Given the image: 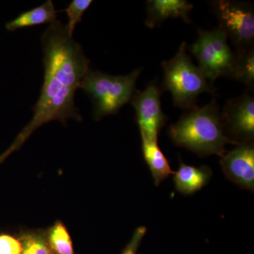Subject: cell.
Segmentation results:
<instances>
[{"mask_svg":"<svg viewBox=\"0 0 254 254\" xmlns=\"http://www.w3.org/2000/svg\"><path fill=\"white\" fill-rule=\"evenodd\" d=\"M58 12L59 11L55 9L53 1L48 0L44 4L24 11L18 15L17 17L8 21L5 25V28L8 31L14 32L21 28L46 23L52 24L57 21V14Z\"/></svg>","mask_w":254,"mask_h":254,"instance_id":"12","label":"cell"},{"mask_svg":"<svg viewBox=\"0 0 254 254\" xmlns=\"http://www.w3.org/2000/svg\"><path fill=\"white\" fill-rule=\"evenodd\" d=\"M235 56L229 77L234 78L253 89L254 86V48L238 52Z\"/></svg>","mask_w":254,"mask_h":254,"instance_id":"14","label":"cell"},{"mask_svg":"<svg viewBox=\"0 0 254 254\" xmlns=\"http://www.w3.org/2000/svg\"><path fill=\"white\" fill-rule=\"evenodd\" d=\"M218 28L236 47L237 53L254 48V13L252 5L236 1H213Z\"/></svg>","mask_w":254,"mask_h":254,"instance_id":"6","label":"cell"},{"mask_svg":"<svg viewBox=\"0 0 254 254\" xmlns=\"http://www.w3.org/2000/svg\"><path fill=\"white\" fill-rule=\"evenodd\" d=\"M92 3V0H72L66 9L60 11L66 13L67 16L66 26L70 36H73L76 24L81 22L82 16Z\"/></svg>","mask_w":254,"mask_h":254,"instance_id":"16","label":"cell"},{"mask_svg":"<svg viewBox=\"0 0 254 254\" xmlns=\"http://www.w3.org/2000/svg\"><path fill=\"white\" fill-rule=\"evenodd\" d=\"M190 49L198 60V68L210 83L230 74L236 55L230 49L226 34L220 28L211 31L198 30V38Z\"/></svg>","mask_w":254,"mask_h":254,"instance_id":"5","label":"cell"},{"mask_svg":"<svg viewBox=\"0 0 254 254\" xmlns=\"http://www.w3.org/2000/svg\"><path fill=\"white\" fill-rule=\"evenodd\" d=\"M169 136L175 144L200 156H222L226 153L227 143L233 144L226 136L215 100L201 108L189 110L178 122L170 125Z\"/></svg>","mask_w":254,"mask_h":254,"instance_id":"2","label":"cell"},{"mask_svg":"<svg viewBox=\"0 0 254 254\" xmlns=\"http://www.w3.org/2000/svg\"><path fill=\"white\" fill-rule=\"evenodd\" d=\"M222 170L228 180L245 190L254 192V147L253 143H242L222 155Z\"/></svg>","mask_w":254,"mask_h":254,"instance_id":"9","label":"cell"},{"mask_svg":"<svg viewBox=\"0 0 254 254\" xmlns=\"http://www.w3.org/2000/svg\"><path fill=\"white\" fill-rule=\"evenodd\" d=\"M22 241L27 244L33 254H54L46 239L41 235H27Z\"/></svg>","mask_w":254,"mask_h":254,"instance_id":"17","label":"cell"},{"mask_svg":"<svg viewBox=\"0 0 254 254\" xmlns=\"http://www.w3.org/2000/svg\"><path fill=\"white\" fill-rule=\"evenodd\" d=\"M147 232V228L145 226L138 227L133 232L131 240L126 246L122 254H136L141 241L145 237Z\"/></svg>","mask_w":254,"mask_h":254,"instance_id":"19","label":"cell"},{"mask_svg":"<svg viewBox=\"0 0 254 254\" xmlns=\"http://www.w3.org/2000/svg\"><path fill=\"white\" fill-rule=\"evenodd\" d=\"M162 92L156 82H151L143 91L134 93L131 100L136 111V121L141 138L158 141L159 133L168 118L161 108Z\"/></svg>","mask_w":254,"mask_h":254,"instance_id":"8","label":"cell"},{"mask_svg":"<svg viewBox=\"0 0 254 254\" xmlns=\"http://www.w3.org/2000/svg\"><path fill=\"white\" fill-rule=\"evenodd\" d=\"M193 4L185 0H149L146 4L145 26L154 28L170 18H181L190 23Z\"/></svg>","mask_w":254,"mask_h":254,"instance_id":"10","label":"cell"},{"mask_svg":"<svg viewBox=\"0 0 254 254\" xmlns=\"http://www.w3.org/2000/svg\"><path fill=\"white\" fill-rule=\"evenodd\" d=\"M226 136L233 144L252 143L254 138V99L249 93L227 100L221 113Z\"/></svg>","mask_w":254,"mask_h":254,"instance_id":"7","label":"cell"},{"mask_svg":"<svg viewBox=\"0 0 254 254\" xmlns=\"http://www.w3.org/2000/svg\"><path fill=\"white\" fill-rule=\"evenodd\" d=\"M212 175L211 169L206 165L194 167L180 161L179 170L174 173L175 189L182 194H193L208 185Z\"/></svg>","mask_w":254,"mask_h":254,"instance_id":"11","label":"cell"},{"mask_svg":"<svg viewBox=\"0 0 254 254\" xmlns=\"http://www.w3.org/2000/svg\"><path fill=\"white\" fill-rule=\"evenodd\" d=\"M48 243L54 254H74L71 237L60 222L50 229Z\"/></svg>","mask_w":254,"mask_h":254,"instance_id":"15","label":"cell"},{"mask_svg":"<svg viewBox=\"0 0 254 254\" xmlns=\"http://www.w3.org/2000/svg\"><path fill=\"white\" fill-rule=\"evenodd\" d=\"M186 50V43L183 42L175 57L163 62L162 87L171 93L175 106L189 110L195 107L200 94L215 93V88L193 64Z\"/></svg>","mask_w":254,"mask_h":254,"instance_id":"4","label":"cell"},{"mask_svg":"<svg viewBox=\"0 0 254 254\" xmlns=\"http://www.w3.org/2000/svg\"><path fill=\"white\" fill-rule=\"evenodd\" d=\"M44 81L41 95L33 108V116L13 143L0 155V163L19 150L36 129L45 124L69 119L81 121L75 93L90 70V60L82 46L68 33L66 24L57 20L41 36Z\"/></svg>","mask_w":254,"mask_h":254,"instance_id":"1","label":"cell"},{"mask_svg":"<svg viewBox=\"0 0 254 254\" xmlns=\"http://www.w3.org/2000/svg\"><path fill=\"white\" fill-rule=\"evenodd\" d=\"M142 152L145 163L148 165L155 185L158 186L165 179L173 175L168 160L159 148L158 141L141 138Z\"/></svg>","mask_w":254,"mask_h":254,"instance_id":"13","label":"cell"},{"mask_svg":"<svg viewBox=\"0 0 254 254\" xmlns=\"http://www.w3.org/2000/svg\"><path fill=\"white\" fill-rule=\"evenodd\" d=\"M22 251V244L17 239L10 235H0V254H21Z\"/></svg>","mask_w":254,"mask_h":254,"instance_id":"18","label":"cell"},{"mask_svg":"<svg viewBox=\"0 0 254 254\" xmlns=\"http://www.w3.org/2000/svg\"><path fill=\"white\" fill-rule=\"evenodd\" d=\"M141 73V68H137L126 76H113L90 69L79 88L91 100L94 120L99 121L105 116L118 113L131 101Z\"/></svg>","mask_w":254,"mask_h":254,"instance_id":"3","label":"cell"}]
</instances>
